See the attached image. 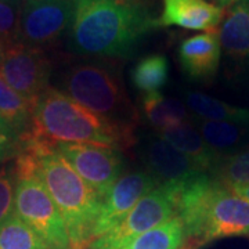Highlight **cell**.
Listing matches in <instances>:
<instances>
[{
	"label": "cell",
	"mask_w": 249,
	"mask_h": 249,
	"mask_svg": "<svg viewBox=\"0 0 249 249\" xmlns=\"http://www.w3.org/2000/svg\"><path fill=\"white\" fill-rule=\"evenodd\" d=\"M157 28L142 0H73L70 47L80 55L126 58Z\"/></svg>",
	"instance_id": "cell-1"
},
{
	"label": "cell",
	"mask_w": 249,
	"mask_h": 249,
	"mask_svg": "<svg viewBox=\"0 0 249 249\" xmlns=\"http://www.w3.org/2000/svg\"><path fill=\"white\" fill-rule=\"evenodd\" d=\"M134 127L97 115L50 86L35 101L32 124L22 137L53 148L65 142L106 145L124 151L136 142Z\"/></svg>",
	"instance_id": "cell-2"
},
{
	"label": "cell",
	"mask_w": 249,
	"mask_h": 249,
	"mask_svg": "<svg viewBox=\"0 0 249 249\" xmlns=\"http://www.w3.org/2000/svg\"><path fill=\"white\" fill-rule=\"evenodd\" d=\"M21 152L32 160V173L57 205L72 249H86L93 241L101 198L53 147L28 137L21 139Z\"/></svg>",
	"instance_id": "cell-3"
},
{
	"label": "cell",
	"mask_w": 249,
	"mask_h": 249,
	"mask_svg": "<svg viewBox=\"0 0 249 249\" xmlns=\"http://www.w3.org/2000/svg\"><path fill=\"white\" fill-rule=\"evenodd\" d=\"M176 214L196 247L230 237L249 238V202L208 173L180 186Z\"/></svg>",
	"instance_id": "cell-4"
},
{
	"label": "cell",
	"mask_w": 249,
	"mask_h": 249,
	"mask_svg": "<svg viewBox=\"0 0 249 249\" xmlns=\"http://www.w3.org/2000/svg\"><path fill=\"white\" fill-rule=\"evenodd\" d=\"M64 94L97 115L119 124L136 126L137 112L119 73L103 64H75L60 78Z\"/></svg>",
	"instance_id": "cell-5"
},
{
	"label": "cell",
	"mask_w": 249,
	"mask_h": 249,
	"mask_svg": "<svg viewBox=\"0 0 249 249\" xmlns=\"http://www.w3.org/2000/svg\"><path fill=\"white\" fill-rule=\"evenodd\" d=\"M183 184H160L142 196L112 230L98 237L86 249H121L126 244L170 220L176 214L178 188Z\"/></svg>",
	"instance_id": "cell-6"
},
{
	"label": "cell",
	"mask_w": 249,
	"mask_h": 249,
	"mask_svg": "<svg viewBox=\"0 0 249 249\" xmlns=\"http://www.w3.org/2000/svg\"><path fill=\"white\" fill-rule=\"evenodd\" d=\"M13 212L27 223L49 249H72L61 213L36 176L17 178Z\"/></svg>",
	"instance_id": "cell-7"
},
{
	"label": "cell",
	"mask_w": 249,
	"mask_h": 249,
	"mask_svg": "<svg viewBox=\"0 0 249 249\" xmlns=\"http://www.w3.org/2000/svg\"><path fill=\"white\" fill-rule=\"evenodd\" d=\"M72 13L73 0H24L14 43L53 46L70 31Z\"/></svg>",
	"instance_id": "cell-8"
},
{
	"label": "cell",
	"mask_w": 249,
	"mask_h": 249,
	"mask_svg": "<svg viewBox=\"0 0 249 249\" xmlns=\"http://www.w3.org/2000/svg\"><path fill=\"white\" fill-rule=\"evenodd\" d=\"M54 150L71 163L101 199L124 176V160L119 150L106 145L65 142L55 144Z\"/></svg>",
	"instance_id": "cell-9"
},
{
	"label": "cell",
	"mask_w": 249,
	"mask_h": 249,
	"mask_svg": "<svg viewBox=\"0 0 249 249\" xmlns=\"http://www.w3.org/2000/svg\"><path fill=\"white\" fill-rule=\"evenodd\" d=\"M53 64L43 49L21 43H11L7 47L4 60L0 65V75L4 80L31 101H36L47 88H50Z\"/></svg>",
	"instance_id": "cell-10"
},
{
	"label": "cell",
	"mask_w": 249,
	"mask_h": 249,
	"mask_svg": "<svg viewBox=\"0 0 249 249\" xmlns=\"http://www.w3.org/2000/svg\"><path fill=\"white\" fill-rule=\"evenodd\" d=\"M158 186L160 183L147 170L124 175L101 199L93 241L116 227L142 196Z\"/></svg>",
	"instance_id": "cell-11"
},
{
	"label": "cell",
	"mask_w": 249,
	"mask_h": 249,
	"mask_svg": "<svg viewBox=\"0 0 249 249\" xmlns=\"http://www.w3.org/2000/svg\"><path fill=\"white\" fill-rule=\"evenodd\" d=\"M222 52L217 29L187 37L178 52L181 71L191 80L208 83L219 71Z\"/></svg>",
	"instance_id": "cell-12"
},
{
	"label": "cell",
	"mask_w": 249,
	"mask_h": 249,
	"mask_svg": "<svg viewBox=\"0 0 249 249\" xmlns=\"http://www.w3.org/2000/svg\"><path fill=\"white\" fill-rule=\"evenodd\" d=\"M147 172L160 184H186L204 172L183 152L158 136L151 139L144 151Z\"/></svg>",
	"instance_id": "cell-13"
},
{
	"label": "cell",
	"mask_w": 249,
	"mask_h": 249,
	"mask_svg": "<svg viewBox=\"0 0 249 249\" xmlns=\"http://www.w3.org/2000/svg\"><path fill=\"white\" fill-rule=\"evenodd\" d=\"M224 10L208 0H163L158 27L212 31L222 22Z\"/></svg>",
	"instance_id": "cell-14"
},
{
	"label": "cell",
	"mask_w": 249,
	"mask_h": 249,
	"mask_svg": "<svg viewBox=\"0 0 249 249\" xmlns=\"http://www.w3.org/2000/svg\"><path fill=\"white\" fill-rule=\"evenodd\" d=\"M157 136L183 152L196 163L198 169L208 175L212 172L217 160H220V157L205 142L196 124H191L190 121L160 130Z\"/></svg>",
	"instance_id": "cell-15"
},
{
	"label": "cell",
	"mask_w": 249,
	"mask_h": 249,
	"mask_svg": "<svg viewBox=\"0 0 249 249\" xmlns=\"http://www.w3.org/2000/svg\"><path fill=\"white\" fill-rule=\"evenodd\" d=\"M222 50L232 61H249V0H238L224 13L219 31Z\"/></svg>",
	"instance_id": "cell-16"
},
{
	"label": "cell",
	"mask_w": 249,
	"mask_h": 249,
	"mask_svg": "<svg viewBox=\"0 0 249 249\" xmlns=\"http://www.w3.org/2000/svg\"><path fill=\"white\" fill-rule=\"evenodd\" d=\"M196 126L205 142L220 158L245 147V142L249 139V126L247 124L199 119Z\"/></svg>",
	"instance_id": "cell-17"
},
{
	"label": "cell",
	"mask_w": 249,
	"mask_h": 249,
	"mask_svg": "<svg viewBox=\"0 0 249 249\" xmlns=\"http://www.w3.org/2000/svg\"><path fill=\"white\" fill-rule=\"evenodd\" d=\"M186 104L199 119L249 126V109L227 104L199 91L186 93Z\"/></svg>",
	"instance_id": "cell-18"
},
{
	"label": "cell",
	"mask_w": 249,
	"mask_h": 249,
	"mask_svg": "<svg viewBox=\"0 0 249 249\" xmlns=\"http://www.w3.org/2000/svg\"><path fill=\"white\" fill-rule=\"evenodd\" d=\"M133 88L139 93L148 96L160 93L169 79V62L162 54H148L136 62L130 72Z\"/></svg>",
	"instance_id": "cell-19"
},
{
	"label": "cell",
	"mask_w": 249,
	"mask_h": 249,
	"mask_svg": "<svg viewBox=\"0 0 249 249\" xmlns=\"http://www.w3.org/2000/svg\"><path fill=\"white\" fill-rule=\"evenodd\" d=\"M142 111L157 132L169 129L188 121L186 106L176 98L152 93L142 97Z\"/></svg>",
	"instance_id": "cell-20"
},
{
	"label": "cell",
	"mask_w": 249,
	"mask_h": 249,
	"mask_svg": "<svg viewBox=\"0 0 249 249\" xmlns=\"http://www.w3.org/2000/svg\"><path fill=\"white\" fill-rule=\"evenodd\" d=\"M35 101H31L13 89L0 75V118L13 126L21 137L32 124Z\"/></svg>",
	"instance_id": "cell-21"
},
{
	"label": "cell",
	"mask_w": 249,
	"mask_h": 249,
	"mask_svg": "<svg viewBox=\"0 0 249 249\" xmlns=\"http://www.w3.org/2000/svg\"><path fill=\"white\" fill-rule=\"evenodd\" d=\"M184 227L178 216L136 237L121 249H180L184 242Z\"/></svg>",
	"instance_id": "cell-22"
},
{
	"label": "cell",
	"mask_w": 249,
	"mask_h": 249,
	"mask_svg": "<svg viewBox=\"0 0 249 249\" xmlns=\"http://www.w3.org/2000/svg\"><path fill=\"white\" fill-rule=\"evenodd\" d=\"M0 249H49L43 240L17 214L0 224Z\"/></svg>",
	"instance_id": "cell-23"
},
{
	"label": "cell",
	"mask_w": 249,
	"mask_h": 249,
	"mask_svg": "<svg viewBox=\"0 0 249 249\" xmlns=\"http://www.w3.org/2000/svg\"><path fill=\"white\" fill-rule=\"evenodd\" d=\"M211 178L220 181L224 186H235L249 181V144L238 151L226 155L217 160Z\"/></svg>",
	"instance_id": "cell-24"
},
{
	"label": "cell",
	"mask_w": 249,
	"mask_h": 249,
	"mask_svg": "<svg viewBox=\"0 0 249 249\" xmlns=\"http://www.w3.org/2000/svg\"><path fill=\"white\" fill-rule=\"evenodd\" d=\"M22 1H1L0 0V40H4L7 43H14L21 9H22Z\"/></svg>",
	"instance_id": "cell-25"
},
{
	"label": "cell",
	"mask_w": 249,
	"mask_h": 249,
	"mask_svg": "<svg viewBox=\"0 0 249 249\" xmlns=\"http://www.w3.org/2000/svg\"><path fill=\"white\" fill-rule=\"evenodd\" d=\"M21 150V134L0 118V163L16 158Z\"/></svg>",
	"instance_id": "cell-26"
},
{
	"label": "cell",
	"mask_w": 249,
	"mask_h": 249,
	"mask_svg": "<svg viewBox=\"0 0 249 249\" xmlns=\"http://www.w3.org/2000/svg\"><path fill=\"white\" fill-rule=\"evenodd\" d=\"M7 213H9V201H7V196L4 194L3 188L0 187V223L6 219Z\"/></svg>",
	"instance_id": "cell-27"
},
{
	"label": "cell",
	"mask_w": 249,
	"mask_h": 249,
	"mask_svg": "<svg viewBox=\"0 0 249 249\" xmlns=\"http://www.w3.org/2000/svg\"><path fill=\"white\" fill-rule=\"evenodd\" d=\"M230 188L235 194H238L249 202V181L248 183H242V184H235V186H231Z\"/></svg>",
	"instance_id": "cell-28"
},
{
	"label": "cell",
	"mask_w": 249,
	"mask_h": 249,
	"mask_svg": "<svg viewBox=\"0 0 249 249\" xmlns=\"http://www.w3.org/2000/svg\"><path fill=\"white\" fill-rule=\"evenodd\" d=\"M238 0H213V4H216L220 9H229L230 6H232L234 3H237Z\"/></svg>",
	"instance_id": "cell-29"
},
{
	"label": "cell",
	"mask_w": 249,
	"mask_h": 249,
	"mask_svg": "<svg viewBox=\"0 0 249 249\" xmlns=\"http://www.w3.org/2000/svg\"><path fill=\"white\" fill-rule=\"evenodd\" d=\"M11 45V43H7V42H4V40H0V65H1V62L4 60V55H6V52H7V47Z\"/></svg>",
	"instance_id": "cell-30"
},
{
	"label": "cell",
	"mask_w": 249,
	"mask_h": 249,
	"mask_svg": "<svg viewBox=\"0 0 249 249\" xmlns=\"http://www.w3.org/2000/svg\"><path fill=\"white\" fill-rule=\"evenodd\" d=\"M1 1H22V0H1Z\"/></svg>",
	"instance_id": "cell-31"
},
{
	"label": "cell",
	"mask_w": 249,
	"mask_h": 249,
	"mask_svg": "<svg viewBox=\"0 0 249 249\" xmlns=\"http://www.w3.org/2000/svg\"><path fill=\"white\" fill-rule=\"evenodd\" d=\"M208 1H211V3H213V0H208Z\"/></svg>",
	"instance_id": "cell-32"
},
{
	"label": "cell",
	"mask_w": 249,
	"mask_h": 249,
	"mask_svg": "<svg viewBox=\"0 0 249 249\" xmlns=\"http://www.w3.org/2000/svg\"><path fill=\"white\" fill-rule=\"evenodd\" d=\"M27 1H31V0H27Z\"/></svg>",
	"instance_id": "cell-33"
}]
</instances>
